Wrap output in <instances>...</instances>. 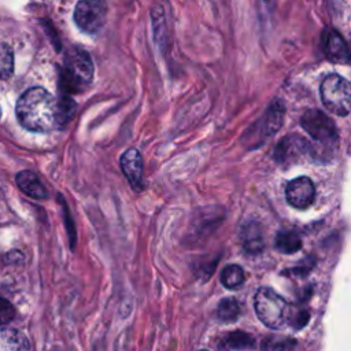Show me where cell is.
<instances>
[{
	"label": "cell",
	"instance_id": "cell-1",
	"mask_svg": "<svg viewBox=\"0 0 351 351\" xmlns=\"http://www.w3.org/2000/svg\"><path fill=\"white\" fill-rule=\"evenodd\" d=\"M75 103L67 97H53L44 88L25 90L16 103L19 123L32 132H51L64 126L71 118Z\"/></svg>",
	"mask_w": 351,
	"mask_h": 351
},
{
	"label": "cell",
	"instance_id": "cell-2",
	"mask_svg": "<svg viewBox=\"0 0 351 351\" xmlns=\"http://www.w3.org/2000/svg\"><path fill=\"white\" fill-rule=\"evenodd\" d=\"M255 313L262 324L270 329H282L288 325L291 303L270 287L258 288L254 296Z\"/></svg>",
	"mask_w": 351,
	"mask_h": 351
},
{
	"label": "cell",
	"instance_id": "cell-3",
	"mask_svg": "<svg viewBox=\"0 0 351 351\" xmlns=\"http://www.w3.org/2000/svg\"><path fill=\"white\" fill-rule=\"evenodd\" d=\"M93 77V63L88 52L74 48L64 60L62 71V86L66 92H77L88 85Z\"/></svg>",
	"mask_w": 351,
	"mask_h": 351
},
{
	"label": "cell",
	"instance_id": "cell-4",
	"mask_svg": "<svg viewBox=\"0 0 351 351\" xmlns=\"http://www.w3.org/2000/svg\"><path fill=\"white\" fill-rule=\"evenodd\" d=\"M321 99L330 112L340 117L348 115L351 110L350 82L339 74H329L321 84Z\"/></svg>",
	"mask_w": 351,
	"mask_h": 351
},
{
	"label": "cell",
	"instance_id": "cell-5",
	"mask_svg": "<svg viewBox=\"0 0 351 351\" xmlns=\"http://www.w3.org/2000/svg\"><path fill=\"white\" fill-rule=\"evenodd\" d=\"M107 19V5L103 0H80L74 10V21L85 33H99Z\"/></svg>",
	"mask_w": 351,
	"mask_h": 351
},
{
	"label": "cell",
	"instance_id": "cell-6",
	"mask_svg": "<svg viewBox=\"0 0 351 351\" xmlns=\"http://www.w3.org/2000/svg\"><path fill=\"white\" fill-rule=\"evenodd\" d=\"M302 128L310 137L321 144H335L337 141V130L335 122L319 110H308L300 118Z\"/></svg>",
	"mask_w": 351,
	"mask_h": 351
},
{
	"label": "cell",
	"instance_id": "cell-7",
	"mask_svg": "<svg viewBox=\"0 0 351 351\" xmlns=\"http://www.w3.org/2000/svg\"><path fill=\"white\" fill-rule=\"evenodd\" d=\"M310 152V144L299 134L284 137L274 149V159L281 165H293Z\"/></svg>",
	"mask_w": 351,
	"mask_h": 351
},
{
	"label": "cell",
	"instance_id": "cell-8",
	"mask_svg": "<svg viewBox=\"0 0 351 351\" xmlns=\"http://www.w3.org/2000/svg\"><path fill=\"white\" fill-rule=\"evenodd\" d=\"M285 197L291 206L300 210L307 208L315 197L313 181L306 176L291 180L285 186Z\"/></svg>",
	"mask_w": 351,
	"mask_h": 351
},
{
	"label": "cell",
	"instance_id": "cell-9",
	"mask_svg": "<svg viewBox=\"0 0 351 351\" xmlns=\"http://www.w3.org/2000/svg\"><path fill=\"white\" fill-rule=\"evenodd\" d=\"M119 163H121V169H122L125 177L128 178V181L130 182L132 188L134 191H141L144 188L141 154L136 148H129L122 154Z\"/></svg>",
	"mask_w": 351,
	"mask_h": 351
},
{
	"label": "cell",
	"instance_id": "cell-10",
	"mask_svg": "<svg viewBox=\"0 0 351 351\" xmlns=\"http://www.w3.org/2000/svg\"><path fill=\"white\" fill-rule=\"evenodd\" d=\"M324 51L328 59L335 63H348L350 51L344 38L333 29L328 30L324 37Z\"/></svg>",
	"mask_w": 351,
	"mask_h": 351
},
{
	"label": "cell",
	"instance_id": "cell-11",
	"mask_svg": "<svg viewBox=\"0 0 351 351\" xmlns=\"http://www.w3.org/2000/svg\"><path fill=\"white\" fill-rule=\"evenodd\" d=\"M240 239H241L245 252H248L251 255H256V254L262 252V250L265 247L262 229H261L259 223L255 221H248L241 225Z\"/></svg>",
	"mask_w": 351,
	"mask_h": 351
},
{
	"label": "cell",
	"instance_id": "cell-12",
	"mask_svg": "<svg viewBox=\"0 0 351 351\" xmlns=\"http://www.w3.org/2000/svg\"><path fill=\"white\" fill-rule=\"evenodd\" d=\"M16 185L19 189L33 199H45L48 197L47 189L43 185L41 180L36 173L30 170H22L16 174Z\"/></svg>",
	"mask_w": 351,
	"mask_h": 351
},
{
	"label": "cell",
	"instance_id": "cell-13",
	"mask_svg": "<svg viewBox=\"0 0 351 351\" xmlns=\"http://www.w3.org/2000/svg\"><path fill=\"white\" fill-rule=\"evenodd\" d=\"M284 106L280 100H276L271 103V106L267 108L266 114L262 118L261 122V133L263 137H269L274 134L282 125L284 119Z\"/></svg>",
	"mask_w": 351,
	"mask_h": 351
},
{
	"label": "cell",
	"instance_id": "cell-14",
	"mask_svg": "<svg viewBox=\"0 0 351 351\" xmlns=\"http://www.w3.org/2000/svg\"><path fill=\"white\" fill-rule=\"evenodd\" d=\"M0 344L8 351H29L30 344L27 337L12 328H3L0 330Z\"/></svg>",
	"mask_w": 351,
	"mask_h": 351
},
{
	"label": "cell",
	"instance_id": "cell-15",
	"mask_svg": "<svg viewBox=\"0 0 351 351\" xmlns=\"http://www.w3.org/2000/svg\"><path fill=\"white\" fill-rule=\"evenodd\" d=\"M254 347V339L245 333V332H230L226 333L221 341L218 348H221L222 351H229V350H245V348H251Z\"/></svg>",
	"mask_w": 351,
	"mask_h": 351
},
{
	"label": "cell",
	"instance_id": "cell-16",
	"mask_svg": "<svg viewBox=\"0 0 351 351\" xmlns=\"http://www.w3.org/2000/svg\"><path fill=\"white\" fill-rule=\"evenodd\" d=\"M274 247L281 254H293L300 250L302 239L293 230H280L274 239Z\"/></svg>",
	"mask_w": 351,
	"mask_h": 351
},
{
	"label": "cell",
	"instance_id": "cell-17",
	"mask_svg": "<svg viewBox=\"0 0 351 351\" xmlns=\"http://www.w3.org/2000/svg\"><path fill=\"white\" fill-rule=\"evenodd\" d=\"M221 282L225 288L234 289L244 282V270L239 265H226L221 271Z\"/></svg>",
	"mask_w": 351,
	"mask_h": 351
},
{
	"label": "cell",
	"instance_id": "cell-18",
	"mask_svg": "<svg viewBox=\"0 0 351 351\" xmlns=\"http://www.w3.org/2000/svg\"><path fill=\"white\" fill-rule=\"evenodd\" d=\"M217 315L222 322H233L240 315V307L234 298H223L217 307Z\"/></svg>",
	"mask_w": 351,
	"mask_h": 351
},
{
	"label": "cell",
	"instance_id": "cell-19",
	"mask_svg": "<svg viewBox=\"0 0 351 351\" xmlns=\"http://www.w3.org/2000/svg\"><path fill=\"white\" fill-rule=\"evenodd\" d=\"M296 340L292 337L267 336L262 341V351H293Z\"/></svg>",
	"mask_w": 351,
	"mask_h": 351
},
{
	"label": "cell",
	"instance_id": "cell-20",
	"mask_svg": "<svg viewBox=\"0 0 351 351\" xmlns=\"http://www.w3.org/2000/svg\"><path fill=\"white\" fill-rule=\"evenodd\" d=\"M14 71V52L8 44L0 43V81L11 77Z\"/></svg>",
	"mask_w": 351,
	"mask_h": 351
},
{
	"label": "cell",
	"instance_id": "cell-21",
	"mask_svg": "<svg viewBox=\"0 0 351 351\" xmlns=\"http://www.w3.org/2000/svg\"><path fill=\"white\" fill-rule=\"evenodd\" d=\"M310 318V313L306 308L296 307L295 304H291V311L288 317V325H291L293 329H302Z\"/></svg>",
	"mask_w": 351,
	"mask_h": 351
},
{
	"label": "cell",
	"instance_id": "cell-22",
	"mask_svg": "<svg viewBox=\"0 0 351 351\" xmlns=\"http://www.w3.org/2000/svg\"><path fill=\"white\" fill-rule=\"evenodd\" d=\"M152 26H154V33H155V40L160 44L165 41V16H163V10L156 5L152 8Z\"/></svg>",
	"mask_w": 351,
	"mask_h": 351
},
{
	"label": "cell",
	"instance_id": "cell-23",
	"mask_svg": "<svg viewBox=\"0 0 351 351\" xmlns=\"http://www.w3.org/2000/svg\"><path fill=\"white\" fill-rule=\"evenodd\" d=\"M315 261L313 258H306L303 259L298 266L292 267L291 270L287 271V274H292V276H298V277H304L310 273V270L313 269Z\"/></svg>",
	"mask_w": 351,
	"mask_h": 351
},
{
	"label": "cell",
	"instance_id": "cell-24",
	"mask_svg": "<svg viewBox=\"0 0 351 351\" xmlns=\"http://www.w3.org/2000/svg\"><path fill=\"white\" fill-rule=\"evenodd\" d=\"M14 307L11 303L3 298H0V325L10 322L14 318Z\"/></svg>",
	"mask_w": 351,
	"mask_h": 351
},
{
	"label": "cell",
	"instance_id": "cell-25",
	"mask_svg": "<svg viewBox=\"0 0 351 351\" xmlns=\"http://www.w3.org/2000/svg\"><path fill=\"white\" fill-rule=\"evenodd\" d=\"M262 1H265L266 4H271V1H273V0H262Z\"/></svg>",
	"mask_w": 351,
	"mask_h": 351
},
{
	"label": "cell",
	"instance_id": "cell-26",
	"mask_svg": "<svg viewBox=\"0 0 351 351\" xmlns=\"http://www.w3.org/2000/svg\"><path fill=\"white\" fill-rule=\"evenodd\" d=\"M200 351H207V350H200Z\"/></svg>",
	"mask_w": 351,
	"mask_h": 351
},
{
	"label": "cell",
	"instance_id": "cell-27",
	"mask_svg": "<svg viewBox=\"0 0 351 351\" xmlns=\"http://www.w3.org/2000/svg\"><path fill=\"white\" fill-rule=\"evenodd\" d=\"M0 117H1V110H0Z\"/></svg>",
	"mask_w": 351,
	"mask_h": 351
}]
</instances>
